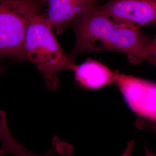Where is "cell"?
<instances>
[{
    "label": "cell",
    "instance_id": "6da1fadb",
    "mask_svg": "<svg viewBox=\"0 0 156 156\" xmlns=\"http://www.w3.org/2000/svg\"><path fill=\"white\" fill-rule=\"evenodd\" d=\"M71 27L76 42L68 56L73 61L79 54L98 51L125 54L135 65L146 61V49L151 38L133 24L112 19L98 5L79 17Z\"/></svg>",
    "mask_w": 156,
    "mask_h": 156
},
{
    "label": "cell",
    "instance_id": "7a4b0ae2",
    "mask_svg": "<svg viewBox=\"0 0 156 156\" xmlns=\"http://www.w3.org/2000/svg\"><path fill=\"white\" fill-rule=\"evenodd\" d=\"M23 50L26 60L35 64L50 90L58 88V73L66 70L73 71L77 66L62 49L53 29L41 13L34 16L28 24Z\"/></svg>",
    "mask_w": 156,
    "mask_h": 156
},
{
    "label": "cell",
    "instance_id": "3957f363",
    "mask_svg": "<svg viewBox=\"0 0 156 156\" xmlns=\"http://www.w3.org/2000/svg\"><path fill=\"white\" fill-rule=\"evenodd\" d=\"M45 0H0V58L26 60L23 45L28 24Z\"/></svg>",
    "mask_w": 156,
    "mask_h": 156
},
{
    "label": "cell",
    "instance_id": "277c9868",
    "mask_svg": "<svg viewBox=\"0 0 156 156\" xmlns=\"http://www.w3.org/2000/svg\"><path fill=\"white\" fill-rule=\"evenodd\" d=\"M114 83L139 118L156 122V82L116 73Z\"/></svg>",
    "mask_w": 156,
    "mask_h": 156
},
{
    "label": "cell",
    "instance_id": "5b68a950",
    "mask_svg": "<svg viewBox=\"0 0 156 156\" xmlns=\"http://www.w3.org/2000/svg\"><path fill=\"white\" fill-rule=\"evenodd\" d=\"M99 6L112 19L140 28L156 27V0H108Z\"/></svg>",
    "mask_w": 156,
    "mask_h": 156
},
{
    "label": "cell",
    "instance_id": "8992f818",
    "mask_svg": "<svg viewBox=\"0 0 156 156\" xmlns=\"http://www.w3.org/2000/svg\"><path fill=\"white\" fill-rule=\"evenodd\" d=\"M99 0H45L46 6L41 14L56 33L71 26L79 17L97 5Z\"/></svg>",
    "mask_w": 156,
    "mask_h": 156
},
{
    "label": "cell",
    "instance_id": "52a82bcc",
    "mask_svg": "<svg viewBox=\"0 0 156 156\" xmlns=\"http://www.w3.org/2000/svg\"><path fill=\"white\" fill-rule=\"evenodd\" d=\"M73 72L76 83L84 89H99L110 85L115 83L116 75V72L92 59L77 65Z\"/></svg>",
    "mask_w": 156,
    "mask_h": 156
},
{
    "label": "cell",
    "instance_id": "ba28073f",
    "mask_svg": "<svg viewBox=\"0 0 156 156\" xmlns=\"http://www.w3.org/2000/svg\"><path fill=\"white\" fill-rule=\"evenodd\" d=\"M146 61L156 67V34L146 48Z\"/></svg>",
    "mask_w": 156,
    "mask_h": 156
},
{
    "label": "cell",
    "instance_id": "9c48e42d",
    "mask_svg": "<svg viewBox=\"0 0 156 156\" xmlns=\"http://www.w3.org/2000/svg\"><path fill=\"white\" fill-rule=\"evenodd\" d=\"M136 121L137 127L140 128H145L151 129L156 135V122H152L148 120H146L143 119H138Z\"/></svg>",
    "mask_w": 156,
    "mask_h": 156
},
{
    "label": "cell",
    "instance_id": "30bf717a",
    "mask_svg": "<svg viewBox=\"0 0 156 156\" xmlns=\"http://www.w3.org/2000/svg\"><path fill=\"white\" fill-rule=\"evenodd\" d=\"M135 141L134 140H131L127 143V145L126 146V148L122 154L120 156H131L133 151L134 149V146H135Z\"/></svg>",
    "mask_w": 156,
    "mask_h": 156
},
{
    "label": "cell",
    "instance_id": "8fae6325",
    "mask_svg": "<svg viewBox=\"0 0 156 156\" xmlns=\"http://www.w3.org/2000/svg\"><path fill=\"white\" fill-rule=\"evenodd\" d=\"M145 156H156V154L149 151L146 147H145Z\"/></svg>",
    "mask_w": 156,
    "mask_h": 156
},
{
    "label": "cell",
    "instance_id": "7c38bea8",
    "mask_svg": "<svg viewBox=\"0 0 156 156\" xmlns=\"http://www.w3.org/2000/svg\"><path fill=\"white\" fill-rule=\"evenodd\" d=\"M4 153H3V152L2 151L0 150V156H4Z\"/></svg>",
    "mask_w": 156,
    "mask_h": 156
},
{
    "label": "cell",
    "instance_id": "4fadbf2b",
    "mask_svg": "<svg viewBox=\"0 0 156 156\" xmlns=\"http://www.w3.org/2000/svg\"><path fill=\"white\" fill-rule=\"evenodd\" d=\"M2 68L0 66V74H1V73L2 72Z\"/></svg>",
    "mask_w": 156,
    "mask_h": 156
}]
</instances>
